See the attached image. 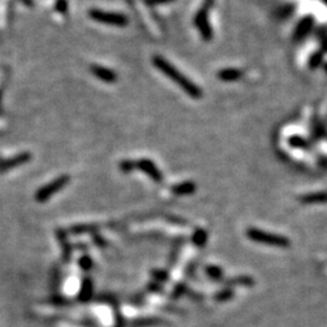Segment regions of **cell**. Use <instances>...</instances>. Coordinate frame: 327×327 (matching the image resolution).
<instances>
[{
  "label": "cell",
  "mask_w": 327,
  "mask_h": 327,
  "mask_svg": "<svg viewBox=\"0 0 327 327\" xmlns=\"http://www.w3.org/2000/svg\"><path fill=\"white\" fill-rule=\"evenodd\" d=\"M173 1V0H146V2L150 6H155V5H162V4H167V2Z\"/></svg>",
  "instance_id": "15"
},
{
  "label": "cell",
  "mask_w": 327,
  "mask_h": 327,
  "mask_svg": "<svg viewBox=\"0 0 327 327\" xmlns=\"http://www.w3.org/2000/svg\"><path fill=\"white\" fill-rule=\"evenodd\" d=\"M206 270H207L208 275H210L212 279H215V280H220V279L222 278V270H221L220 268L207 267Z\"/></svg>",
  "instance_id": "12"
},
{
  "label": "cell",
  "mask_w": 327,
  "mask_h": 327,
  "mask_svg": "<svg viewBox=\"0 0 327 327\" xmlns=\"http://www.w3.org/2000/svg\"><path fill=\"white\" fill-rule=\"evenodd\" d=\"M247 236L253 241L262 242V244H268L271 246H279V247H287L290 245V241L284 236L273 235V234L267 233V231H262L260 229H249L247 230Z\"/></svg>",
  "instance_id": "3"
},
{
  "label": "cell",
  "mask_w": 327,
  "mask_h": 327,
  "mask_svg": "<svg viewBox=\"0 0 327 327\" xmlns=\"http://www.w3.org/2000/svg\"><path fill=\"white\" fill-rule=\"evenodd\" d=\"M196 187L193 182H183V183L176 184L172 187V192L177 195H188L194 193Z\"/></svg>",
  "instance_id": "8"
},
{
  "label": "cell",
  "mask_w": 327,
  "mask_h": 327,
  "mask_svg": "<svg viewBox=\"0 0 327 327\" xmlns=\"http://www.w3.org/2000/svg\"><path fill=\"white\" fill-rule=\"evenodd\" d=\"M91 72L92 74L97 76L98 79H101V80L104 81V83H109V84L115 83L118 79L114 70L109 69V68L102 67V65H91Z\"/></svg>",
  "instance_id": "7"
},
{
  "label": "cell",
  "mask_w": 327,
  "mask_h": 327,
  "mask_svg": "<svg viewBox=\"0 0 327 327\" xmlns=\"http://www.w3.org/2000/svg\"><path fill=\"white\" fill-rule=\"evenodd\" d=\"M136 168L143 171L146 175H148L153 181L158 182V183H160V182L163 181L162 172H160L159 168L157 167V165H155L152 160L149 159L138 160V162H136Z\"/></svg>",
  "instance_id": "6"
},
{
  "label": "cell",
  "mask_w": 327,
  "mask_h": 327,
  "mask_svg": "<svg viewBox=\"0 0 327 327\" xmlns=\"http://www.w3.org/2000/svg\"><path fill=\"white\" fill-rule=\"evenodd\" d=\"M68 2L67 0H57L56 2V10L60 12V14L65 15L68 11Z\"/></svg>",
  "instance_id": "13"
},
{
  "label": "cell",
  "mask_w": 327,
  "mask_h": 327,
  "mask_svg": "<svg viewBox=\"0 0 327 327\" xmlns=\"http://www.w3.org/2000/svg\"><path fill=\"white\" fill-rule=\"evenodd\" d=\"M89 16L92 20L97 21V22L104 23V25L109 26H115V27H125L129 23L126 16L117 14V12H107L102 11V10L92 9L89 11Z\"/></svg>",
  "instance_id": "2"
},
{
  "label": "cell",
  "mask_w": 327,
  "mask_h": 327,
  "mask_svg": "<svg viewBox=\"0 0 327 327\" xmlns=\"http://www.w3.org/2000/svg\"><path fill=\"white\" fill-rule=\"evenodd\" d=\"M69 181H70L69 176L67 175L61 176V177L52 181L51 183L45 186L43 189H40V191L38 192V194H36V199H38L39 201H45V200L49 199L51 195H54L55 193L61 191V189L65 188V187L69 183Z\"/></svg>",
  "instance_id": "4"
},
{
  "label": "cell",
  "mask_w": 327,
  "mask_h": 327,
  "mask_svg": "<svg viewBox=\"0 0 327 327\" xmlns=\"http://www.w3.org/2000/svg\"><path fill=\"white\" fill-rule=\"evenodd\" d=\"M22 2H25L26 5H28V6H32V5H33V0H22Z\"/></svg>",
  "instance_id": "17"
},
{
  "label": "cell",
  "mask_w": 327,
  "mask_h": 327,
  "mask_svg": "<svg viewBox=\"0 0 327 327\" xmlns=\"http://www.w3.org/2000/svg\"><path fill=\"white\" fill-rule=\"evenodd\" d=\"M153 65L164 73L166 76L171 79L172 81H175L177 85L181 86V89L183 90L186 94H188L189 96L193 97V98H200L202 96L201 89L197 85H195L194 83H192L187 76H184L179 72L178 69H176L172 65H171L168 61H166L162 56H154L153 57Z\"/></svg>",
  "instance_id": "1"
},
{
  "label": "cell",
  "mask_w": 327,
  "mask_h": 327,
  "mask_svg": "<svg viewBox=\"0 0 327 327\" xmlns=\"http://www.w3.org/2000/svg\"><path fill=\"white\" fill-rule=\"evenodd\" d=\"M206 234L204 233V231H197V234L195 233V236H194V242L196 245H199V246H201V245H204L205 242H206Z\"/></svg>",
  "instance_id": "14"
},
{
  "label": "cell",
  "mask_w": 327,
  "mask_h": 327,
  "mask_svg": "<svg viewBox=\"0 0 327 327\" xmlns=\"http://www.w3.org/2000/svg\"><path fill=\"white\" fill-rule=\"evenodd\" d=\"M136 168V162L132 160H124L120 163V170L123 172H131V171Z\"/></svg>",
  "instance_id": "11"
},
{
  "label": "cell",
  "mask_w": 327,
  "mask_h": 327,
  "mask_svg": "<svg viewBox=\"0 0 327 327\" xmlns=\"http://www.w3.org/2000/svg\"><path fill=\"white\" fill-rule=\"evenodd\" d=\"M31 159V155L27 154V153H25V154H21L18 155V157L14 158L12 160H9V162L5 163V167H12V166H16V165H20V164H23L26 162H28V160Z\"/></svg>",
  "instance_id": "10"
},
{
  "label": "cell",
  "mask_w": 327,
  "mask_h": 327,
  "mask_svg": "<svg viewBox=\"0 0 327 327\" xmlns=\"http://www.w3.org/2000/svg\"><path fill=\"white\" fill-rule=\"evenodd\" d=\"M208 7L202 6L201 9L199 10L196 15L194 17V25L196 26L197 30H199L200 34H201L202 38L205 40L208 41L212 39V28H211L210 23H208V18H207V12H208Z\"/></svg>",
  "instance_id": "5"
},
{
  "label": "cell",
  "mask_w": 327,
  "mask_h": 327,
  "mask_svg": "<svg viewBox=\"0 0 327 327\" xmlns=\"http://www.w3.org/2000/svg\"><path fill=\"white\" fill-rule=\"evenodd\" d=\"M241 72L239 69H222L218 73V78L223 81H234L240 78Z\"/></svg>",
  "instance_id": "9"
},
{
  "label": "cell",
  "mask_w": 327,
  "mask_h": 327,
  "mask_svg": "<svg viewBox=\"0 0 327 327\" xmlns=\"http://www.w3.org/2000/svg\"><path fill=\"white\" fill-rule=\"evenodd\" d=\"M229 297H231V291L227 290V291H222V292H221V294L217 297V299L218 300H224V299H228Z\"/></svg>",
  "instance_id": "16"
}]
</instances>
